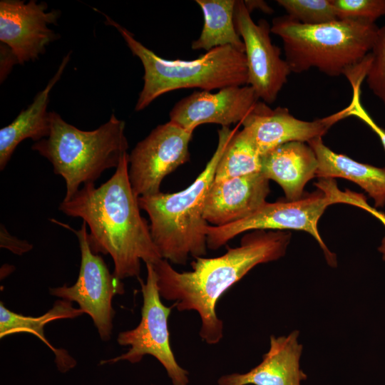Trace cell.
<instances>
[{
    "mask_svg": "<svg viewBox=\"0 0 385 385\" xmlns=\"http://www.w3.org/2000/svg\"><path fill=\"white\" fill-rule=\"evenodd\" d=\"M129 154L125 153L113 175L99 187L83 185L59 205L65 215L80 217L88 226V241L95 254L109 255L113 275L122 280L139 277L140 261L154 264L161 255L150 225L140 212L138 196L128 176Z\"/></svg>",
    "mask_w": 385,
    "mask_h": 385,
    "instance_id": "cell-1",
    "label": "cell"
},
{
    "mask_svg": "<svg viewBox=\"0 0 385 385\" xmlns=\"http://www.w3.org/2000/svg\"><path fill=\"white\" fill-rule=\"evenodd\" d=\"M290 239L291 233L282 230H256L222 256L195 257L188 272H178L160 259L152 264L160 297L174 302L173 306L180 312H197L202 340L217 344L223 337V322L215 310L219 298L257 265L282 257Z\"/></svg>",
    "mask_w": 385,
    "mask_h": 385,
    "instance_id": "cell-2",
    "label": "cell"
},
{
    "mask_svg": "<svg viewBox=\"0 0 385 385\" xmlns=\"http://www.w3.org/2000/svg\"><path fill=\"white\" fill-rule=\"evenodd\" d=\"M235 130L229 127L218 130L216 150L187 188L138 197L140 208L149 216L151 236L163 259L185 265L189 256L195 258L206 255L208 225L203 217L205 202L218 162Z\"/></svg>",
    "mask_w": 385,
    "mask_h": 385,
    "instance_id": "cell-3",
    "label": "cell"
},
{
    "mask_svg": "<svg viewBox=\"0 0 385 385\" xmlns=\"http://www.w3.org/2000/svg\"><path fill=\"white\" fill-rule=\"evenodd\" d=\"M379 29L375 23L354 19L307 25L288 15L274 18L271 26V32L282 40L291 73L315 68L347 78L371 51Z\"/></svg>",
    "mask_w": 385,
    "mask_h": 385,
    "instance_id": "cell-4",
    "label": "cell"
},
{
    "mask_svg": "<svg viewBox=\"0 0 385 385\" xmlns=\"http://www.w3.org/2000/svg\"><path fill=\"white\" fill-rule=\"evenodd\" d=\"M103 14L105 23L119 31L132 53L143 66L144 83L135 111L145 108L161 95L174 90L197 88L210 91L247 85L245 54L232 46L214 48L191 61L165 59L137 41L125 28Z\"/></svg>",
    "mask_w": 385,
    "mask_h": 385,
    "instance_id": "cell-5",
    "label": "cell"
},
{
    "mask_svg": "<svg viewBox=\"0 0 385 385\" xmlns=\"http://www.w3.org/2000/svg\"><path fill=\"white\" fill-rule=\"evenodd\" d=\"M49 135L32 145L46 158L53 173L66 183L64 200L71 198L81 185L94 183L106 170L117 168L129 147L125 123L112 113L98 128L86 131L66 122L57 113L50 112Z\"/></svg>",
    "mask_w": 385,
    "mask_h": 385,
    "instance_id": "cell-6",
    "label": "cell"
},
{
    "mask_svg": "<svg viewBox=\"0 0 385 385\" xmlns=\"http://www.w3.org/2000/svg\"><path fill=\"white\" fill-rule=\"evenodd\" d=\"M145 265L146 281L138 278L143 298L140 322L135 328L120 332L117 338L120 345L130 348L127 352L101 364L119 361L135 364L145 355H151L165 368L173 385H188L189 373L177 362L170 346L168 320L174 307L163 304L153 265Z\"/></svg>",
    "mask_w": 385,
    "mask_h": 385,
    "instance_id": "cell-7",
    "label": "cell"
},
{
    "mask_svg": "<svg viewBox=\"0 0 385 385\" xmlns=\"http://www.w3.org/2000/svg\"><path fill=\"white\" fill-rule=\"evenodd\" d=\"M336 203L329 192L317 191L288 201L266 202L247 217L224 226H207V247L216 250L235 236L251 230H303L309 233L322 249L327 262L332 267L337 265L335 254L329 250L317 228L318 221L326 208Z\"/></svg>",
    "mask_w": 385,
    "mask_h": 385,
    "instance_id": "cell-8",
    "label": "cell"
},
{
    "mask_svg": "<svg viewBox=\"0 0 385 385\" xmlns=\"http://www.w3.org/2000/svg\"><path fill=\"white\" fill-rule=\"evenodd\" d=\"M72 231L78 238L81 250V266L78 279L72 286L66 284L50 288V294L69 302H76L84 313L88 314L96 327L102 340L108 341L112 334L115 311L112 300L115 295L124 293L123 284L115 277L98 254L91 249L87 225L83 221L76 230L68 225L57 222Z\"/></svg>",
    "mask_w": 385,
    "mask_h": 385,
    "instance_id": "cell-9",
    "label": "cell"
},
{
    "mask_svg": "<svg viewBox=\"0 0 385 385\" xmlns=\"http://www.w3.org/2000/svg\"><path fill=\"white\" fill-rule=\"evenodd\" d=\"M192 133L169 120L137 143L129 154L128 176L138 197L160 192L165 177L188 160Z\"/></svg>",
    "mask_w": 385,
    "mask_h": 385,
    "instance_id": "cell-10",
    "label": "cell"
},
{
    "mask_svg": "<svg viewBox=\"0 0 385 385\" xmlns=\"http://www.w3.org/2000/svg\"><path fill=\"white\" fill-rule=\"evenodd\" d=\"M234 21L245 45L248 81L259 99L272 103L291 73L280 49L272 43L271 26L265 19L252 20L244 1L235 6Z\"/></svg>",
    "mask_w": 385,
    "mask_h": 385,
    "instance_id": "cell-11",
    "label": "cell"
},
{
    "mask_svg": "<svg viewBox=\"0 0 385 385\" xmlns=\"http://www.w3.org/2000/svg\"><path fill=\"white\" fill-rule=\"evenodd\" d=\"M46 10V4L35 0L0 1V41L11 50L18 63L37 59L58 38L48 25L56 23L60 12Z\"/></svg>",
    "mask_w": 385,
    "mask_h": 385,
    "instance_id": "cell-12",
    "label": "cell"
},
{
    "mask_svg": "<svg viewBox=\"0 0 385 385\" xmlns=\"http://www.w3.org/2000/svg\"><path fill=\"white\" fill-rule=\"evenodd\" d=\"M342 111L314 121L296 118L286 108H271L258 101L241 122L243 130L261 155L289 142H307L322 138L337 122L344 118Z\"/></svg>",
    "mask_w": 385,
    "mask_h": 385,
    "instance_id": "cell-13",
    "label": "cell"
},
{
    "mask_svg": "<svg viewBox=\"0 0 385 385\" xmlns=\"http://www.w3.org/2000/svg\"><path fill=\"white\" fill-rule=\"evenodd\" d=\"M259 100L248 85L229 86L214 93L194 91L175 104L169 113L170 121L192 132L205 123L228 127L241 123Z\"/></svg>",
    "mask_w": 385,
    "mask_h": 385,
    "instance_id": "cell-14",
    "label": "cell"
},
{
    "mask_svg": "<svg viewBox=\"0 0 385 385\" xmlns=\"http://www.w3.org/2000/svg\"><path fill=\"white\" fill-rule=\"evenodd\" d=\"M269 180L261 172L213 180L205 202V220L220 227L247 217L267 202Z\"/></svg>",
    "mask_w": 385,
    "mask_h": 385,
    "instance_id": "cell-15",
    "label": "cell"
},
{
    "mask_svg": "<svg viewBox=\"0 0 385 385\" xmlns=\"http://www.w3.org/2000/svg\"><path fill=\"white\" fill-rule=\"evenodd\" d=\"M299 332L270 338V349L262 361L249 371L221 376L218 385H301L307 379L300 367L303 346Z\"/></svg>",
    "mask_w": 385,
    "mask_h": 385,
    "instance_id": "cell-16",
    "label": "cell"
},
{
    "mask_svg": "<svg viewBox=\"0 0 385 385\" xmlns=\"http://www.w3.org/2000/svg\"><path fill=\"white\" fill-rule=\"evenodd\" d=\"M318 160L303 142H289L262 155L261 173L278 183L289 201L302 197L305 185L316 176Z\"/></svg>",
    "mask_w": 385,
    "mask_h": 385,
    "instance_id": "cell-17",
    "label": "cell"
},
{
    "mask_svg": "<svg viewBox=\"0 0 385 385\" xmlns=\"http://www.w3.org/2000/svg\"><path fill=\"white\" fill-rule=\"evenodd\" d=\"M71 52L63 58L55 75L43 90L38 93L31 104L23 110L8 125L0 129V170L9 163L18 145L26 138L38 142L49 135L50 112L47 111L49 95L67 66Z\"/></svg>",
    "mask_w": 385,
    "mask_h": 385,
    "instance_id": "cell-18",
    "label": "cell"
},
{
    "mask_svg": "<svg viewBox=\"0 0 385 385\" xmlns=\"http://www.w3.org/2000/svg\"><path fill=\"white\" fill-rule=\"evenodd\" d=\"M314 150L318 168L316 176L321 178H342L359 185L373 199L375 207L385 205V168L361 163L338 154L327 147L322 138L309 141Z\"/></svg>",
    "mask_w": 385,
    "mask_h": 385,
    "instance_id": "cell-19",
    "label": "cell"
},
{
    "mask_svg": "<svg viewBox=\"0 0 385 385\" xmlns=\"http://www.w3.org/2000/svg\"><path fill=\"white\" fill-rule=\"evenodd\" d=\"M80 308L76 309L71 302L58 300L43 315L34 317L11 312L0 303V337L16 333L26 332L38 337L55 354L56 362L59 371L65 372L73 368L76 361L68 354L56 349L46 339L43 328L48 322L59 319H73L83 314Z\"/></svg>",
    "mask_w": 385,
    "mask_h": 385,
    "instance_id": "cell-20",
    "label": "cell"
},
{
    "mask_svg": "<svg viewBox=\"0 0 385 385\" xmlns=\"http://www.w3.org/2000/svg\"><path fill=\"white\" fill-rule=\"evenodd\" d=\"M204 17L198 38L193 41V50L208 51L219 46H230L245 53V45L234 21L235 0H196Z\"/></svg>",
    "mask_w": 385,
    "mask_h": 385,
    "instance_id": "cell-21",
    "label": "cell"
},
{
    "mask_svg": "<svg viewBox=\"0 0 385 385\" xmlns=\"http://www.w3.org/2000/svg\"><path fill=\"white\" fill-rule=\"evenodd\" d=\"M262 155L246 134L235 130L218 162L214 180L219 181L261 172Z\"/></svg>",
    "mask_w": 385,
    "mask_h": 385,
    "instance_id": "cell-22",
    "label": "cell"
},
{
    "mask_svg": "<svg viewBox=\"0 0 385 385\" xmlns=\"http://www.w3.org/2000/svg\"><path fill=\"white\" fill-rule=\"evenodd\" d=\"M287 15L298 22L317 25L338 20L332 0H277Z\"/></svg>",
    "mask_w": 385,
    "mask_h": 385,
    "instance_id": "cell-23",
    "label": "cell"
},
{
    "mask_svg": "<svg viewBox=\"0 0 385 385\" xmlns=\"http://www.w3.org/2000/svg\"><path fill=\"white\" fill-rule=\"evenodd\" d=\"M338 19L374 23L385 15V0H332Z\"/></svg>",
    "mask_w": 385,
    "mask_h": 385,
    "instance_id": "cell-24",
    "label": "cell"
},
{
    "mask_svg": "<svg viewBox=\"0 0 385 385\" xmlns=\"http://www.w3.org/2000/svg\"><path fill=\"white\" fill-rule=\"evenodd\" d=\"M371 55L366 83L369 89L385 106V26L379 29Z\"/></svg>",
    "mask_w": 385,
    "mask_h": 385,
    "instance_id": "cell-25",
    "label": "cell"
},
{
    "mask_svg": "<svg viewBox=\"0 0 385 385\" xmlns=\"http://www.w3.org/2000/svg\"><path fill=\"white\" fill-rule=\"evenodd\" d=\"M361 83L351 84L352 98L350 103L343 110L345 117L355 116L366 123L379 138L385 150V129L379 126L368 114L360 101Z\"/></svg>",
    "mask_w": 385,
    "mask_h": 385,
    "instance_id": "cell-26",
    "label": "cell"
},
{
    "mask_svg": "<svg viewBox=\"0 0 385 385\" xmlns=\"http://www.w3.org/2000/svg\"><path fill=\"white\" fill-rule=\"evenodd\" d=\"M0 247L18 255H21L33 248V245L28 241L11 235L2 224L0 227Z\"/></svg>",
    "mask_w": 385,
    "mask_h": 385,
    "instance_id": "cell-27",
    "label": "cell"
},
{
    "mask_svg": "<svg viewBox=\"0 0 385 385\" xmlns=\"http://www.w3.org/2000/svg\"><path fill=\"white\" fill-rule=\"evenodd\" d=\"M17 63L11 50L1 43V81L6 77L13 65Z\"/></svg>",
    "mask_w": 385,
    "mask_h": 385,
    "instance_id": "cell-28",
    "label": "cell"
},
{
    "mask_svg": "<svg viewBox=\"0 0 385 385\" xmlns=\"http://www.w3.org/2000/svg\"><path fill=\"white\" fill-rule=\"evenodd\" d=\"M355 206H357L367 212L370 214L378 218L381 223L385 226V214L376 210L375 208L370 206L366 200L365 197H361L355 204ZM379 252L381 254L382 260L385 261V235L381 240L380 246L378 247Z\"/></svg>",
    "mask_w": 385,
    "mask_h": 385,
    "instance_id": "cell-29",
    "label": "cell"
},
{
    "mask_svg": "<svg viewBox=\"0 0 385 385\" xmlns=\"http://www.w3.org/2000/svg\"><path fill=\"white\" fill-rule=\"evenodd\" d=\"M245 4L251 13L253 9H258L267 14H271L272 9L263 1H244Z\"/></svg>",
    "mask_w": 385,
    "mask_h": 385,
    "instance_id": "cell-30",
    "label": "cell"
}]
</instances>
